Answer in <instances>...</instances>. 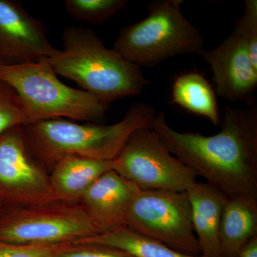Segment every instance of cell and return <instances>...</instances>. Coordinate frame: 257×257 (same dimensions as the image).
Returning <instances> with one entry per match:
<instances>
[{"label":"cell","instance_id":"cell-1","mask_svg":"<svg viewBox=\"0 0 257 257\" xmlns=\"http://www.w3.org/2000/svg\"><path fill=\"white\" fill-rule=\"evenodd\" d=\"M221 130L205 136L179 132L157 113L151 128L169 151L228 197L257 198V109L224 108Z\"/></svg>","mask_w":257,"mask_h":257},{"label":"cell","instance_id":"cell-2","mask_svg":"<svg viewBox=\"0 0 257 257\" xmlns=\"http://www.w3.org/2000/svg\"><path fill=\"white\" fill-rule=\"evenodd\" d=\"M48 61L56 74L109 103L139 95L150 84L140 67L106 47L89 28L64 29L62 49Z\"/></svg>","mask_w":257,"mask_h":257},{"label":"cell","instance_id":"cell-3","mask_svg":"<svg viewBox=\"0 0 257 257\" xmlns=\"http://www.w3.org/2000/svg\"><path fill=\"white\" fill-rule=\"evenodd\" d=\"M157 112L145 102H135L124 117L111 125L79 124L63 119L23 126L34 157L53 166L66 157L114 160L137 130L151 128Z\"/></svg>","mask_w":257,"mask_h":257},{"label":"cell","instance_id":"cell-4","mask_svg":"<svg viewBox=\"0 0 257 257\" xmlns=\"http://www.w3.org/2000/svg\"><path fill=\"white\" fill-rule=\"evenodd\" d=\"M183 3L152 1L147 18L121 29L112 49L140 68H151L176 56H201L205 50L204 38L184 16Z\"/></svg>","mask_w":257,"mask_h":257},{"label":"cell","instance_id":"cell-5","mask_svg":"<svg viewBox=\"0 0 257 257\" xmlns=\"http://www.w3.org/2000/svg\"><path fill=\"white\" fill-rule=\"evenodd\" d=\"M57 75L47 58L0 67V81L18 94L31 124L62 117L86 121L104 117L111 103L66 85Z\"/></svg>","mask_w":257,"mask_h":257},{"label":"cell","instance_id":"cell-6","mask_svg":"<svg viewBox=\"0 0 257 257\" xmlns=\"http://www.w3.org/2000/svg\"><path fill=\"white\" fill-rule=\"evenodd\" d=\"M79 203L11 206L0 214V240L30 244L75 243L99 234Z\"/></svg>","mask_w":257,"mask_h":257},{"label":"cell","instance_id":"cell-7","mask_svg":"<svg viewBox=\"0 0 257 257\" xmlns=\"http://www.w3.org/2000/svg\"><path fill=\"white\" fill-rule=\"evenodd\" d=\"M125 226L177 251L201 256L187 192L140 189L128 207Z\"/></svg>","mask_w":257,"mask_h":257},{"label":"cell","instance_id":"cell-8","mask_svg":"<svg viewBox=\"0 0 257 257\" xmlns=\"http://www.w3.org/2000/svg\"><path fill=\"white\" fill-rule=\"evenodd\" d=\"M114 171L141 190L187 192L197 174L166 147L151 128L137 130L114 160Z\"/></svg>","mask_w":257,"mask_h":257},{"label":"cell","instance_id":"cell-9","mask_svg":"<svg viewBox=\"0 0 257 257\" xmlns=\"http://www.w3.org/2000/svg\"><path fill=\"white\" fill-rule=\"evenodd\" d=\"M29 147L23 126L0 135V200L11 206L57 200L47 175Z\"/></svg>","mask_w":257,"mask_h":257},{"label":"cell","instance_id":"cell-10","mask_svg":"<svg viewBox=\"0 0 257 257\" xmlns=\"http://www.w3.org/2000/svg\"><path fill=\"white\" fill-rule=\"evenodd\" d=\"M201 56L210 67L218 96L229 102L249 101L257 88V68L236 27L219 46L204 50Z\"/></svg>","mask_w":257,"mask_h":257},{"label":"cell","instance_id":"cell-11","mask_svg":"<svg viewBox=\"0 0 257 257\" xmlns=\"http://www.w3.org/2000/svg\"><path fill=\"white\" fill-rule=\"evenodd\" d=\"M57 50L47 39L41 21L18 2L0 0V57L5 62H37L50 58Z\"/></svg>","mask_w":257,"mask_h":257},{"label":"cell","instance_id":"cell-12","mask_svg":"<svg viewBox=\"0 0 257 257\" xmlns=\"http://www.w3.org/2000/svg\"><path fill=\"white\" fill-rule=\"evenodd\" d=\"M140 190L133 182L111 170L96 179L79 204L101 234L125 226L128 207Z\"/></svg>","mask_w":257,"mask_h":257},{"label":"cell","instance_id":"cell-13","mask_svg":"<svg viewBox=\"0 0 257 257\" xmlns=\"http://www.w3.org/2000/svg\"><path fill=\"white\" fill-rule=\"evenodd\" d=\"M193 229L201 255L204 257H221L220 225L221 216L228 196L207 183L196 182L187 191Z\"/></svg>","mask_w":257,"mask_h":257},{"label":"cell","instance_id":"cell-14","mask_svg":"<svg viewBox=\"0 0 257 257\" xmlns=\"http://www.w3.org/2000/svg\"><path fill=\"white\" fill-rule=\"evenodd\" d=\"M111 170H114V160L66 157L53 165L49 178L57 200L79 203L96 179Z\"/></svg>","mask_w":257,"mask_h":257},{"label":"cell","instance_id":"cell-15","mask_svg":"<svg viewBox=\"0 0 257 257\" xmlns=\"http://www.w3.org/2000/svg\"><path fill=\"white\" fill-rule=\"evenodd\" d=\"M257 236V198L228 197L220 225L221 257H238L243 248Z\"/></svg>","mask_w":257,"mask_h":257},{"label":"cell","instance_id":"cell-16","mask_svg":"<svg viewBox=\"0 0 257 257\" xmlns=\"http://www.w3.org/2000/svg\"><path fill=\"white\" fill-rule=\"evenodd\" d=\"M171 99L185 110L207 118L214 126L220 124L215 90L202 74L190 72L178 76L172 84Z\"/></svg>","mask_w":257,"mask_h":257},{"label":"cell","instance_id":"cell-17","mask_svg":"<svg viewBox=\"0 0 257 257\" xmlns=\"http://www.w3.org/2000/svg\"><path fill=\"white\" fill-rule=\"evenodd\" d=\"M75 244L107 246L124 251L134 257H204L177 251L126 226L79 240Z\"/></svg>","mask_w":257,"mask_h":257},{"label":"cell","instance_id":"cell-18","mask_svg":"<svg viewBox=\"0 0 257 257\" xmlns=\"http://www.w3.org/2000/svg\"><path fill=\"white\" fill-rule=\"evenodd\" d=\"M126 0H66V10L76 21L101 25L126 8Z\"/></svg>","mask_w":257,"mask_h":257},{"label":"cell","instance_id":"cell-19","mask_svg":"<svg viewBox=\"0 0 257 257\" xmlns=\"http://www.w3.org/2000/svg\"><path fill=\"white\" fill-rule=\"evenodd\" d=\"M30 124V116L18 94L0 81V135L10 128Z\"/></svg>","mask_w":257,"mask_h":257},{"label":"cell","instance_id":"cell-20","mask_svg":"<svg viewBox=\"0 0 257 257\" xmlns=\"http://www.w3.org/2000/svg\"><path fill=\"white\" fill-rule=\"evenodd\" d=\"M246 40L251 62L257 68V1L245 0L241 18L235 26Z\"/></svg>","mask_w":257,"mask_h":257},{"label":"cell","instance_id":"cell-21","mask_svg":"<svg viewBox=\"0 0 257 257\" xmlns=\"http://www.w3.org/2000/svg\"><path fill=\"white\" fill-rule=\"evenodd\" d=\"M69 243L30 244L0 240V257H55L56 253Z\"/></svg>","mask_w":257,"mask_h":257},{"label":"cell","instance_id":"cell-22","mask_svg":"<svg viewBox=\"0 0 257 257\" xmlns=\"http://www.w3.org/2000/svg\"><path fill=\"white\" fill-rule=\"evenodd\" d=\"M55 257H134L124 251L99 245L69 243L56 253Z\"/></svg>","mask_w":257,"mask_h":257},{"label":"cell","instance_id":"cell-23","mask_svg":"<svg viewBox=\"0 0 257 257\" xmlns=\"http://www.w3.org/2000/svg\"><path fill=\"white\" fill-rule=\"evenodd\" d=\"M238 257H257V236L243 248Z\"/></svg>","mask_w":257,"mask_h":257},{"label":"cell","instance_id":"cell-24","mask_svg":"<svg viewBox=\"0 0 257 257\" xmlns=\"http://www.w3.org/2000/svg\"><path fill=\"white\" fill-rule=\"evenodd\" d=\"M7 64L6 62H5V60H3V58H2L1 57H0V67H1L3 64Z\"/></svg>","mask_w":257,"mask_h":257}]
</instances>
